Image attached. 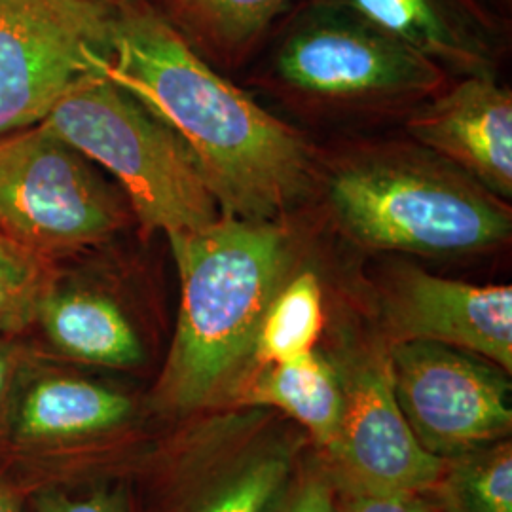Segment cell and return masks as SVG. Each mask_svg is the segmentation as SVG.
<instances>
[{
  "mask_svg": "<svg viewBox=\"0 0 512 512\" xmlns=\"http://www.w3.org/2000/svg\"><path fill=\"white\" fill-rule=\"evenodd\" d=\"M327 194L340 228L365 249L469 255L511 238L509 203L425 148H372L340 160Z\"/></svg>",
  "mask_w": 512,
  "mask_h": 512,
  "instance_id": "obj_3",
  "label": "cell"
},
{
  "mask_svg": "<svg viewBox=\"0 0 512 512\" xmlns=\"http://www.w3.org/2000/svg\"><path fill=\"white\" fill-rule=\"evenodd\" d=\"M105 2H109L110 6H118V4H122L126 0H105Z\"/></svg>",
  "mask_w": 512,
  "mask_h": 512,
  "instance_id": "obj_26",
  "label": "cell"
},
{
  "mask_svg": "<svg viewBox=\"0 0 512 512\" xmlns=\"http://www.w3.org/2000/svg\"><path fill=\"white\" fill-rule=\"evenodd\" d=\"M431 497L442 512H512L511 440L444 459Z\"/></svg>",
  "mask_w": 512,
  "mask_h": 512,
  "instance_id": "obj_18",
  "label": "cell"
},
{
  "mask_svg": "<svg viewBox=\"0 0 512 512\" xmlns=\"http://www.w3.org/2000/svg\"><path fill=\"white\" fill-rule=\"evenodd\" d=\"M40 124L118 181L145 234L179 238L220 219L183 139L103 74L80 78Z\"/></svg>",
  "mask_w": 512,
  "mask_h": 512,
  "instance_id": "obj_4",
  "label": "cell"
},
{
  "mask_svg": "<svg viewBox=\"0 0 512 512\" xmlns=\"http://www.w3.org/2000/svg\"><path fill=\"white\" fill-rule=\"evenodd\" d=\"M291 475L289 446L275 442L256 448L203 486L181 512H268Z\"/></svg>",
  "mask_w": 512,
  "mask_h": 512,
  "instance_id": "obj_19",
  "label": "cell"
},
{
  "mask_svg": "<svg viewBox=\"0 0 512 512\" xmlns=\"http://www.w3.org/2000/svg\"><path fill=\"white\" fill-rule=\"evenodd\" d=\"M448 74H494L501 27L480 0H329Z\"/></svg>",
  "mask_w": 512,
  "mask_h": 512,
  "instance_id": "obj_13",
  "label": "cell"
},
{
  "mask_svg": "<svg viewBox=\"0 0 512 512\" xmlns=\"http://www.w3.org/2000/svg\"><path fill=\"white\" fill-rule=\"evenodd\" d=\"M327 456L338 492L431 494L444 459L416 439L397 403L389 355L357 366L344 378V412Z\"/></svg>",
  "mask_w": 512,
  "mask_h": 512,
  "instance_id": "obj_10",
  "label": "cell"
},
{
  "mask_svg": "<svg viewBox=\"0 0 512 512\" xmlns=\"http://www.w3.org/2000/svg\"><path fill=\"white\" fill-rule=\"evenodd\" d=\"M139 406L109 384L50 363L37 349L25 368L0 450V475L25 494L82 482L97 459L124 439Z\"/></svg>",
  "mask_w": 512,
  "mask_h": 512,
  "instance_id": "obj_7",
  "label": "cell"
},
{
  "mask_svg": "<svg viewBox=\"0 0 512 512\" xmlns=\"http://www.w3.org/2000/svg\"><path fill=\"white\" fill-rule=\"evenodd\" d=\"M215 69H239L289 0H145Z\"/></svg>",
  "mask_w": 512,
  "mask_h": 512,
  "instance_id": "obj_16",
  "label": "cell"
},
{
  "mask_svg": "<svg viewBox=\"0 0 512 512\" xmlns=\"http://www.w3.org/2000/svg\"><path fill=\"white\" fill-rule=\"evenodd\" d=\"M384 319L391 346L433 342L512 374L511 285H475L406 266L385 285Z\"/></svg>",
  "mask_w": 512,
  "mask_h": 512,
  "instance_id": "obj_11",
  "label": "cell"
},
{
  "mask_svg": "<svg viewBox=\"0 0 512 512\" xmlns=\"http://www.w3.org/2000/svg\"><path fill=\"white\" fill-rule=\"evenodd\" d=\"M448 76L346 8L313 0L275 46L262 82L296 109L355 116L416 109Z\"/></svg>",
  "mask_w": 512,
  "mask_h": 512,
  "instance_id": "obj_5",
  "label": "cell"
},
{
  "mask_svg": "<svg viewBox=\"0 0 512 512\" xmlns=\"http://www.w3.org/2000/svg\"><path fill=\"white\" fill-rule=\"evenodd\" d=\"M27 497L18 484L0 475V512H27Z\"/></svg>",
  "mask_w": 512,
  "mask_h": 512,
  "instance_id": "obj_25",
  "label": "cell"
},
{
  "mask_svg": "<svg viewBox=\"0 0 512 512\" xmlns=\"http://www.w3.org/2000/svg\"><path fill=\"white\" fill-rule=\"evenodd\" d=\"M408 133L421 147L499 198L512 194V95L494 74L459 76L412 110Z\"/></svg>",
  "mask_w": 512,
  "mask_h": 512,
  "instance_id": "obj_12",
  "label": "cell"
},
{
  "mask_svg": "<svg viewBox=\"0 0 512 512\" xmlns=\"http://www.w3.org/2000/svg\"><path fill=\"white\" fill-rule=\"evenodd\" d=\"M338 512H442L431 494L391 495L338 492Z\"/></svg>",
  "mask_w": 512,
  "mask_h": 512,
  "instance_id": "obj_24",
  "label": "cell"
},
{
  "mask_svg": "<svg viewBox=\"0 0 512 512\" xmlns=\"http://www.w3.org/2000/svg\"><path fill=\"white\" fill-rule=\"evenodd\" d=\"M129 217L126 198L46 126L0 135V236L59 262L109 241Z\"/></svg>",
  "mask_w": 512,
  "mask_h": 512,
  "instance_id": "obj_6",
  "label": "cell"
},
{
  "mask_svg": "<svg viewBox=\"0 0 512 512\" xmlns=\"http://www.w3.org/2000/svg\"><path fill=\"white\" fill-rule=\"evenodd\" d=\"M57 262L0 236V336L31 332L44 296L59 277Z\"/></svg>",
  "mask_w": 512,
  "mask_h": 512,
  "instance_id": "obj_20",
  "label": "cell"
},
{
  "mask_svg": "<svg viewBox=\"0 0 512 512\" xmlns=\"http://www.w3.org/2000/svg\"><path fill=\"white\" fill-rule=\"evenodd\" d=\"M234 397L247 406L283 412L327 452L342 421L344 376L313 349L291 361L256 368L239 384Z\"/></svg>",
  "mask_w": 512,
  "mask_h": 512,
  "instance_id": "obj_15",
  "label": "cell"
},
{
  "mask_svg": "<svg viewBox=\"0 0 512 512\" xmlns=\"http://www.w3.org/2000/svg\"><path fill=\"white\" fill-rule=\"evenodd\" d=\"M323 327L325 302L319 277L310 270L287 277L262 317L249 374L310 353Z\"/></svg>",
  "mask_w": 512,
  "mask_h": 512,
  "instance_id": "obj_17",
  "label": "cell"
},
{
  "mask_svg": "<svg viewBox=\"0 0 512 512\" xmlns=\"http://www.w3.org/2000/svg\"><path fill=\"white\" fill-rule=\"evenodd\" d=\"M33 330L57 361L105 370H133L147 353L124 308L88 285L63 283L61 274L38 308Z\"/></svg>",
  "mask_w": 512,
  "mask_h": 512,
  "instance_id": "obj_14",
  "label": "cell"
},
{
  "mask_svg": "<svg viewBox=\"0 0 512 512\" xmlns=\"http://www.w3.org/2000/svg\"><path fill=\"white\" fill-rule=\"evenodd\" d=\"M105 0H0V135L46 120L110 54Z\"/></svg>",
  "mask_w": 512,
  "mask_h": 512,
  "instance_id": "obj_8",
  "label": "cell"
},
{
  "mask_svg": "<svg viewBox=\"0 0 512 512\" xmlns=\"http://www.w3.org/2000/svg\"><path fill=\"white\" fill-rule=\"evenodd\" d=\"M35 353L37 348L23 344L21 338L0 336V450L8 433L23 372Z\"/></svg>",
  "mask_w": 512,
  "mask_h": 512,
  "instance_id": "obj_23",
  "label": "cell"
},
{
  "mask_svg": "<svg viewBox=\"0 0 512 512\" xmlns=\"http://www.w3.org/2000/svg\"><path fill=\"white\" fill-rule=\"evenodd\" d=\"M268 512H338L336 488L327 467H310L291 475Z\"/></svg>",
  "mask_w": 512,
  "mask_h": 512,
  "instance_id": "obj_22",
  "label": "cell"
},
{
  "mask_svg": "<svg viewBox=\"0 0 512 512\" xmlns=\"http://www.w3.org/2000/svg\"><path fill=\"white\" fill-rule=\"evenodd\" d=\"M181 281L175 334L150 395L154 412L183 418L232 399L251 370L262 317L289 277L291 234L275 220L220 215L169 238Z\"/></svg>",
  "mask_w": 512,
  "mask_h": 512,
  "instance_id": "obj_2",
  "label": "cell"
},
{
  "mask_svg": "<svg viewBox=\"0 0 512 512\" xmlns=\"http://www.w3.org/2000/svg\"><path fill=\"white\" fill-rule=\"evenodd\" d=\"M387 355L397 403L429 454L452 458L509 439L511 374L503 368L433 342L393 344Z\"/></svg>",
  "mask_w": 512,
  "mask_h": 512,
  "instance_id": "obj_9",
  "label": "cell"
},
{
  "mask_svg": "<svg viewBox=\"0 0 512 512\" xmlns=\"http://www.w3.org/2000/svg\"><path fill=\"white\" fill-rule=\"evenodd\" d=\"M103 74L173 129L220 213L277 220L310 186L313 154L289 124L205 61L145 0L114 6Z\"/></svg>",
  "mask_w": 512,
  "mask_h": 512,
  "instance_id": "obj_1",
  "label": "cell"
},
{
  "mask_svg": "<svg viewBox=\"0 0 512 512\" xmlns=\"http://www.w3.org/2000/svg\"><path fill=\"white\" fill-rule=\"evenodd\" d=\"M29 512H135L129 488L107 476L55 484L27 497Z\"/></svg>",
  "mask_w": 512,
  "mask_h": 512,
  "instance_id": "obj_21",
  "label": "cell"
}]
</instances>
